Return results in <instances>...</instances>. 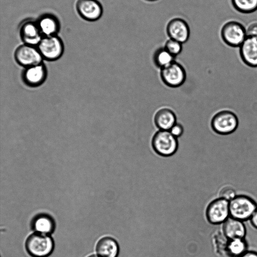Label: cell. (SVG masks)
<instances>
[{
  "label": "cell",
  "mask_w": 257,
  "mask_h": 257,
  "mask_svg": "<svg viewBox=\"0 0 257 257\" xmlns=\"http://www.w3.org/2000/svg\"><path fill=\"white\" fill-rule=\"evenodd\" d=\"M229 213L231 217L244 221L250 219L257 209L256 202L245 195H237L229 201Z\"/></svg>",
  "instance_id": "obj_1"
},
{
  "label": "cell",
  "mask_w": 257,
  "mask_h": 257,
  "mask_svg": "<svg viewBox=\"0 0 257 257\" xmlns=\"http://www.w3.org/2000/svg\"><path fill=\"white\" fill-rule=\"evenodd\" d=\"M152 145L156 153L164 157L173 155L178 147L177 138L169 131L164 130H159L154 135Z\"/></svg>",
  "instance_id": "obj_2"
},
{
  "label": "cell",
  "mask_w": 257,
  "mask_h": 257,
  "mask_svg": "<svg viewBox=\"0 0 257 257\" xmlns=\"http://www.w3.org/2000/svg\"><path fill=\"white\" fill-rule=\"evenodd\" d=\"M28 252L34 257H46L52 251L54 243L52 238L47 235L36 233L30 235L26 241Z\"/></svg>",
  "instance_id": "obj_3"
},
{
  "label": "cell",
  "mask_w": 257,
  "mask_h": 257,
  "mask_svg": "<svg viewBox=\"0 0 257 257\" xmlns=\"http://www.w3.org/2000/svg\"><path fill=\"white\" fill-rule=\"evenodd\" d=\"M238 120L232 111L223 110L216 113L212 117L211 125L217 134L226 135L232 134L237 128Z\"/></svg>",
  "instance_id": "obj_4"
},
{
  "label": "cell",
  "mask_w": 257,
  "mask_h": 257,
  "mask_svg": "<svg viewBox=\"0 0 257 257\" xmlns=\"http://www.w3.org/2000/svg\"><path fill=\"white\" fill-rule=\"evenodd\" d=\"M221 36L227 45L239 47L247 37L246 28L238 22L229 21L222 26Z\"/></svg>",
  "instance_id": "obj_5"
},
{
  "label": "cell",
  "mask_w": 257,
  "mask_h": 257,
  "mask_svg": "<svg viewBox=\"0 0 257 257\" xmlns=\"http://www.w3.org/2000/svg\"><path fill=\"white\" fill-rule=\"evenodd\" d=\"M37 47L43 59L49 61L60 58L64 50L63 41L58 35L43 37Z\"/></svg>",
  "instance_id": "obj_6"
},
{
  "label": "cell",
  "mask_w": 257,
  "mask_h": 257,
  "mask_svg": "<svg viewBox=\"0 0 257 257\" xmlns=\"http://www.w3.org/2000/svg\"><path fill=\"white\" fill-rule=\"evenodd\" d=\"M14 56L17 62L25 68L42 63L43 59L37 46L25 44L16 49Z\"/></svg>",
  "instance_id": "obj_7"
},
{
  "label": "cell",
  "mask_w": 257,
  "mask_h": 257,
  "mask_svg": "<svg viewBox=\"0 0 257 257\" xmlns=\"http://www.w3.org/2000/svg\"><path fill=\"white\" fill-rule=\"evenodd\" d=\"M229 206V202L221 198L212 201L206 211L208 221L213 224L225 222L230 215Z\"/></svg>",
  "instance_id": "obj_8"
},
{
  "label": "cell",
  "mask_w": 257,
  "mask_h": 257,
  "mask_svg": "<svg viewBox=\"0 0 257 257\" xmlns=\"http://www.w3.org/2000/svg\"><path fill=\"white\" fill-rule=\"evenodd\" d=\"M161 77L164 83L167 86L177 87L184 83L186 75L183 67L174 61L161 69Z\"/></svg>",
  "instance_id": "obj_9"
},
{
  "label": "cell",
  "mask_w": 257,
  "mask_h": 257,
  "mask_svg": "<svg viewBox=\"0 0 257 257\" xmlns=\"http://www.w3.org/2000/svg\"><path fill=\"white\" fill-rule=\"evenodd\" d=\"M76 10L81 18L89 22L99 20L103 14L102 6L97 0H78Z\"/></svg>",
  "instance_id": "obj_10"
},
{
  "label": "cell",
  "mask_w": 257,
  "mask_h": 257,
  "mask_svg": "<svg viewBox=\"0 0 257 257\" xmlns=\"http://www.w3.org/2000/svg\"><path fill=\"white\" fill-rule=\"evenodd\" d=\"M20 38L24 44L37 46L43 38L36 20L23 21L19 28Z\"/></svg>",
  "instance_id": "obj_11"
},
{
  "label": "cell",
  "mask_w": 257,
  "mask_h": 257,
  "mask_svg": "<svg viewBox=\"0 0 257 257\" xmlns=\"http://www.w3.org/2000/svg\"><path fill=\"white\" fill-rule=\"evenodd\" d=\"M167 33L170 39L183 44L186 42L189 38L190 29L185 21L180 18H175L168 24Z\"/></svg>",
  "instance_id": "obj_12"
},
{
  "label": "cell",
  "mask_w": 257,
  "mask_h": 257,
  "mask_svg": "<svg viewBox=\"0 0 257 257\" xmlns=\"http://www.w3.org/2000/svg\"><path fill=\"white\" fill-rule=\"evenodd\" d=\"M36 21L43 37L57 35L60 31V21L53 14H43Z\"/></svg>",
  "instance_id": "obj_13"
},
{
  "label": "cell",
  "mask_w": 257,
  "mask_h": 257,
  "mask_svg": "<svg viewBox=\"0 0 257 257\" xmlns=\"http://www.w3.org/2000/svg\"><path fill=\"white\" fill-rule=\"evenodd\" d=\"M239 54L245 64L251 67H256L257 39L247 37L239 47Z\"/></svg>",
  "instance_id": "obj_14"
},
{
  "label": "cell",
  "mask_w": 257,
  "mask_h": 257,
  "mask_svg": "<svg viewBox=\"0 0 257 257\" xmlns=\"http://www.w3.org/2000/svg\"><path fill=\"white\" fill-rule=\"evenodd\" d=\"M46 70L42 63L26 67L23 73V78L26 84L31 86L41 84L45 80Z\"/></svg>",
  "instance_id": "obj_15"
},
{
  "label": "cell",
  "mask_w": 257,
  "mask_h": 257,
  "mask_svg": "<svg viewBox=\"0 0 257 257\" xmlns=\"http://www.w3.org/2000/svg\"><path fill=\"white\" fill-rule=\"evenodd\" d=\"M223 231L225 236L229 239L244 238L246 234V228L242 221L229 217L224 223Z\"/></svg>",
  "instance_id": "obj_16"
},
{
  "label": "cell",
  "mask_w": 257,
  "mask_h": 257,
  "mask_svg": "<svg viewBox=\"0 0 257 257\" xmlns=\"http://www.w3.org/2000/svg\"><path fill=\"white\" fill-rule=\"evenodd\" d=\"M154 121L159 130L169 131L176 123V116L171 109L163 108L156 113Z\"/></svg>",
  "instance_id": "obj_17"
},
{
  "label": "cell",
  "mask_w": 257,
  "mask_h": 257,
  "mask_svg": "<svg viewBox=\"0 0 257 257\" xmlns=\"http://www.w3.org/2000/svg\"><path fill=\"white\" fill-rule=\"evenodd\" d=\"M96 251L99 257H117L119 246L117 241L110 237L100 239L97 243Z\"/></svg>",
  "instance_id": "obj_18"
},
{
  "label": "cell",
  "mask_w": 257,
  "mask_h": 257,
  "mask_svg": "<svg viewBox=\"0 0 257 257\" xmlns=\"http://www.w3.org/2000/svg\"><path fill=\"white\" fill-rule=\"evenodd\" d=\"M246 249L247 243L244 238L229 239L225 246V251L230 257H239Z\"/></svg>",
  "instance_id": "obj_19"
},
{
  "label": "cell",
  "mask_w": 257,
  "mask_h": 257,
  "mask_svg": "<svg viewBox=\"0 0 257 257\" xmlns=\"http://www.w3.org/2000/svg\"><path fill=\"white\" fill-rule=\"evenodd\" d=\"M33 226L37 233L48 234L53 231L54 224L51 218L47 215H41L35 219Z\"/></svg>",
  "instance_id": "obj_20"
},
{
  "label": "cell",
  "mask_w": 257,
  "mask_h": 257,
  "mask_svg": "<svg viewBox=\"0 0 257 257\" xmlns=\"http://www.w3.org/2000/svg\"><path fill=\"white\" fill-rule=\"evenodd\" d=\"M175 57L164 48H160L156 51L154 60L156 65L162 69L174 62Z\"/></svg>",
  "instance_id": "obj_21"
},
{
  "label": "cell",
  "mask_w": 257,
  "mask_h": 257,
  "mask_svg": "<svg viewBox=\"0 0 257 257\" xmlns=\"http://www.w3.org/2000/svg\"><path fill=\"white\" fill-rule=\"evenodd\" d=\"M231 3L240 13L249 14L257 10V0H231Z\"/></svg>",
  "instance_id": "obj_22"
},
{
  "label": "cell",
  "mask_w": 257,
  "mask_h": 257,
  "mask_svg": "<svg viewBox=\"0 0 257 257\" xmlns=\"http://www.w3.org/2000/svg\"><path fill=\"white\" fill-rule=\"evenodd\" d=\"M164 48L175 57L181 53L182 49V44L177 41L170 39L166 42Z\"/></svg>",
  "instance_id": "obj_23"
},
{
  "label": "cell",
  "mask_w": 257,
  "mask_h": 257,
  "mask_svg": "<svg viewBox=\"0 0 257 257\" xmlns=\"http://www.w3.org/2000/svg\"><path fill=\"white\" fill-rule=\"evenodd\" d=\"M235 194V190L230 186L224 187L219 192L220 198L224 199L228 201L234 198L236 196Z\"/></svg>",
  "instance_id": "obj_24"
},
{
  "label": "cell",
  "mask_w": 257,
  "mask_h": 257,
  "mask_svg": "<svg viewBox=\"0 0 257 257\" xmlns=\"http://www.w3.org/2000/svg\"><path fill=\"white\" fill-rule=\"evenodd\" d=\"M247 37L257 39V22H253L248 25L246 28Z\"/></svg>",
  "instance_id": "obj_25"
},
{
  "label": "cell",
  "mask_w": 257,
  "mask_h": 257,
  "mask_svg": "<svg viewBox=\"0 0 257 257\" xmlns=\"http://www.w3.org/2000/svg\"><path fill=\"white\" fill-rule=\"evenodd\" d=\"M169 131L175 137L178 138L183 134L184 128L181 124L176 122Z\"/></svg>",
  "instance_id": "obj_26"
},
{
  "label": "cell",
  "mask_w": 257,
  "mask_h": 257,
  "mask_svg": "<svg viewBox=\"0 0 257 257\" xmlns=\"http://www.w3.org/2000/svg\"><path fill=\"white\" fill-rule=\"evenodd\" d=\"M251 224L257 229V209L250 218Z\"/></svg>",
  "instance_id": "obj_27"
},
{
  "label": "cell",
  "mask_w": 257,
  "mask_h": 257,
  "mask_svg": "<svg viewBox=\"0 0 257 257\" xmlns=\"http://www.w3.org/2000/svg\"><path fill=\"white\" fill-rule=\"evenodd\" d=\"M239 257H257V252L254 251H246Z\"/></svg>",
  "instance_id": "obj_28"
},
{
  "label": "cell",
  "mask_w": 257,
  "mask_h": 257,
  "mask_svg": "<svg viewBox=\"0 0 257 257\" xmlns=\"http://www.w3.org/2000/svg\"><path fill=\"white\" fill-rule=\"evenodd\" d=\"M88 257H99V256L98 255H92Z\"/></svg>",
  "instance_id": "obj_29"
},
{
  "label": "cell",
  "mask_w": 257,
  "mask_h": 257,
  "mask_svg": "<svg viewBox=\"0 0 257 257\" xmlns=\"http://www.w3.org/2000/svg\"><path fill=\"white\" fill-rule=\"evenodd\" d=\"M148 1H156V0H148Z\"/></svg>",
  "instance_id": "obj_30"
}]
</instances>
